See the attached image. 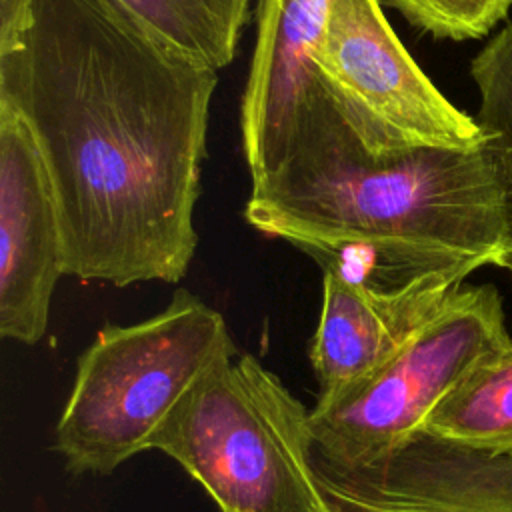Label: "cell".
<instances>
[{"mask_svg": "<svg viewBox=\"0 0 512 512\" xmlns=\"http://www.w3.org/2000/svg\"><path fill=\"white\" fill-rule=\"evenodd\" d=\"M216 84L218 70L116 0H34L0 54V106L38 146L66 276L118 288L186 276Z\"/></svg>", "mask_w": 512, "mask_h": 512, "instance_id": "cell-1", "label": "cell"}, {"mask_svg": "<svg viewBox=\"0 0 512 512\" xmlns=\"http://www.w3.org/2000/svg\"><path fill=\"white\" fill-rule=\"evenodd\" d=\"M244 218L368 284L464 280L512 252V164L494 134L472 148L372 152L318 86L280 162L252 180Z\"/></svg>", "mask_w": 512, "mask_h": 512, "instance_id": "cell-2", "label": "cell"}, {"mask_svg": "<svg viewBox=\"0 0 512 512\" xmlns=\"http://www.w3.org/2000/svg\"><path fill=\"white\" fill-rule=\"evenodd\" d=\"M234 356L224 316L184 288L146 320L102 326L78 358L54 450L72 474L114 472L154 450L188 394Z\"/></svg>", "mask_w": 512, "mask_h": 512, "instance_id": "cell-3", "label": "cell"}, {"mask_svg": "<svg viewBox=\"0 0 512 512\" xmlns=\"http://www.w3.org/2000/svg\"><path fill=\"white\" fill-rule=\"evenodd\" d=\"M154 450L176 460L220 512H332L314 466L310 410L250 354L212 368Z\"/></svg>", "mask_w": 512, "mask_h": 512, "instance_id": "cell-4", "label": "cell"}, {"mask_svg": "<svg viewBox=\"0 0 512 512\" xmlns=\"http://www.w3.org/2000/svg\"><path fill=\"white\" fill-rule=\"evenodd\" d=\"M510 340L498 290L462 284L382 368L336 396L316 398V456L346 470L382 460L422 434L462 376Z\"/></svg>", "mask_w": 512, "mask_h": 512, "instance_id": "cell-5", "label": "cell"}, {"mask_svg": "<svg viewBox=\"0 0 512 512\" xmlns=\"http://www.w3.org/2000/svg\"><path fill=\"white\" fill-rule=\"evenodd\" d=\"M312 70L324 96L372 152L472 148L490 136L418 66L382 0H334Z\"/></svg>", "mask_w": 512, "mask_h": 512, "instance_id": "cell-6", "label": "cell"}, {"mask_svg": "<svg viewBox=\"0 0 512 512\" xmlns=\"http://www.w3.org/2000/svg\"><path fill=\"white\" fill-rule=\"evenodd\" d=\"M64 236L50 178L22 118L0 106V334L32 346L48 330Z\"/></svg>", "mask_w": 512, "mask_h": 512, "instance_id": "cell-7", "label": "cell"}, {"mask_svg": "<svg viewBox=\"0 0 512 512\" xmlns=\"http://www.w3.org/2000/svg\"><path fill=\"white\" fill-rule=\"evenodd\" d=\"M314 466L332 512H512V454L424 432L362 468Z\"/></svg>", "mask_w": 512, "mask_h": 512, "instance_id": "cell-8", "label": "cell"}, {"mask_svg": "<svg viewBox=\"0 0 512 512\" xmlns=\"http://www.w3.org/2000/svg\"><path fill=\"white\" fill-rule=\"evenodd\" d=\"M464 284L452 274H430L384 288L322 266V304L308 356L318 398H330L370 376Z\"/></svg>", "mask_w": 512, "mask_h": 512, "instance_id": "cell-9", "label": "cell"}, {"mask_svg": "<svg viewBox=\"0 0 512 512\" xmlns=\"http://www.w3.org/2000/svg\"><path fill=\"white\" fill-rule=\"evenodd\" d=\"M334 0H256V40L240 100L250 180L282 158L296 120L318 90L312 54Z\"/></svg>", "mask_w": 512, "mask_h": 512, "instance_id": "cell-10", "label": "cell"}, {"mask_svg": "<svg viewBox=\"0 0 512 512\" xmlns=\"http://www.w3.org/2000/svg\"><path fill=\"white\" fill-rule=\"evenodd\" d=\"M422 432L484 452L512 454V340L462 376Z\"/></svg>", "mask_w": 512, "mask_h": 512, "instance_id": "cell-11", "label": "cell"}, {"mask_svg": "<svg viewBox=\"0 0 512 512\" xmlns=\"http://www.w3.org/2000/svg\"><path fill=\"white\" fill-rule=\"evenodd\" d=\"M156 36L222 70L238 48L252 0H116Z\"/></svg>", "mask_w": 512, "mask_h": 512, "instance_id": "cell-12", "label": "cell"}, {"mask_svg": "<svg viewBox=\"0 0 512 512\" xmlns=\"http://www.w3.org/2000/svg\"><path fill=\"white\" fill-rule=\"evenodd\" d=\"M470 76L480 94L476 120L502 140L512 164V22L480 48L470 64ZM500 268L512 276V252Z\"/></svg>", "mask_w": 512, "mask_h": 512, "instance_id": "cell-13", "label": "cell"}, {"mask_svg": "<svg viewBox=\"0 0 512 512\" xmlns=\"http://www.w3.org/2000/svg\"><path fill=\"white\" fill-rule=\"evenodd\" d=\"M438 40H478L508 18L512 0H382Z\"/></svg>", "mask_w": 512, "mask_h": 512, "instance_id": "cell-14", "label": "cell"}, {"mask_svg": "<svg viewBox=\"0 0 512 512\" xmlns=\"http://www.w3.org/2000/svg\"><path fill=\"white\" fill-rule=\"evenodd\" d=\"M34 0H0V54L12 50L30 26Z\"/></svg>", "mask_w": 512, "mask_h": 512, "instance_id": "cell-15", "label": "cell"}]
</instances>
